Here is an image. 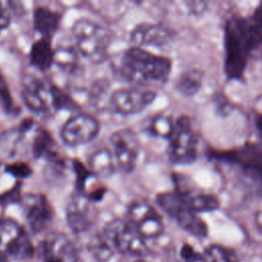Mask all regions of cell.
Wrapping results in <instances>:
<instances>
[{"mask_svg": "<svg viewBox=\"0 0 262 262\" xmlns=\"http://www.w3.org/2000/svg\"><path fill=\"white\" fill-rule=\"evenodd\" d=\"M204 73L198 68H189L181 73L176 81V89L184 96L195 95L203 85Z\"/></svg>", "mask_w": 262, "mask_h": 262, "instance_id": "603a6c76", "label": "cell"}, {"mask_svg": "<svg viewBox=\"0 0 262 262\" xmlns=\"http://www.w3.org/2000/svg\"><path fill=\"white\" fill-rule=\"evenodd\" d=\"M53 63L67 73H75L79 68V54L74 47H59L54 50Z\"/></svg>", "mask_w": 262, "mask_h": 262, "instance_id": "d4e9b609", "label": "cell"}, {"mask_svg": "<svg viewBox=\"0 0 262 262\" xmlns=\"http://www.w3.org/2000/svg\"><path fill=\"white\" fill-rule=\"evenodd\" d=\"M202 262H239L236 253L220 245H211L201 254Z\"/></svg>", "mask_w": 262, "mask_h": 262, "instance_id": "484cf974", "label": "cell"}, {"mask_svg": "<svg viewBox=\"0 0 262 262\" xmlns=\"http://www.w3.org/2000/svg\"><path fill=\"white\" fill-rule=\"evenodd\" d=\"M34 125V121L30 118L25 119L21 124L11 130H7L0 134V152L6 158H11L16 151L24 133L30 130Z\"/></svg>", "mask_w": 262, "mask_h": 262, "instance_id": "44dd1931", "label": "cell"}, {"mask_svg": "<svg viewBox=\"0 0 262 262\" xmlns=\"http://www.w3.org/2000/svg\"><path fill=\"white\" fill-rule=\"evenodd\" d=\"M0 104L2 105L3 110L6 113H12L14 105H13V99L10 95V92L8 90V87L3 79V77L0 74Z\"/></svg>", "mask_w": 262, "mask_h": 262, "instance_id": "836d02e7", "label": "cell"}, {"mask_svg": "<svg viewBox=\"0 0 262 262\" xmlns=\"http://www.w3.org/2000/svg\"><path fill=\"white\" fill-rule=\"evenodd\" d=\"M5 171L19 179L28 178L29 176L32 175V172H33L30 165L24 162H16L13 164H9L5 167Z\"/></svg>", "mask_w": 262, "mask_h": 262, "instance_id": "4dcf8cb0", "label": "cell"}, {"mask_svg": "<svg viewBox=\"0 0 262 262\" xmlns=\"http://www.w3.org/2000/svg\"><path fill=\"white\" fill-rule=\"evenodd\" d=\"M180 256L185 262H196L201 261V254L196 253L194 249L188 245L184 244L180 250Z\"/></svg>", "mask_w": 262, "mask_h": 262, "instance_id": "d590c367", "label": "cell"}, {"mask_svg": "<svg viewBox=\"0 0 262 262\" xmlns=\"http://www.w3.org/2000/svg\"><path fill=\"white\" fill-rule=\"evenodd\" d=\"M25 216L34 232L45 230L53 219V209L44 194L30 193L26 194L24 200Z\"/></svg>", "mask_w": 262, "mask_h": 262, "instance_id": "4fadbf2b", "label": "cell"}, {"mask_svg": "<svg viewBox=\"0 0 262 262\" xmlns=\"http://www.w3.org/2000/svg\"><path fill=\"white\" fill-rule=\"evenodd\" d=\"M88 169L93 175L102 177L112 175L116 169L112 151L107 148H99L95 150L89 158Z\"/></svg>", "mask_w": 262, "mask_h": 262, "instance_id": "cb8c5ba5", "label": "cell"}, {"mask_svg": "<svg viewBox=\"0 0 262 262\" xmlns=\"http://www.w3.org/2000/svg\"><path fill=\"white\" fill-rule=\"evenodd\" d=\"M172 31L161 24H139L130 34V38L136 45L163 47L172 40Z\"/></svg>", "mask_w": 262, "mask_h": 262, "instance_id": "ac0fdd59", "label": "cell"}, {"mask_svg": "<svg viewBox=\"0 0 262 262\" xmlns=\"http://www.w3.org/2000/svg\"><path fill=\"white\" fill-rule=\"evenodd\" d=\"M20 201H21V194H20V184H19V182H17L9 190L0 194V206H2V207L8 206L10 204L19 203Z\"/></svg>", "mask_w": 262, "mask_h": 262, "instance_id": "d6a6232c", "label": "cell"}, {"mask_svg": "<svg viewBox=\"0 0 262 262\" xmlns=\"http://www.w3.org/2000/svg\"><path fill=\"white\" fill-rule=\"evenodd\" d=\"M137 262H144V261H137Z\"/></svg>", "mask_w": 262, "mask_h": 262, "instance_id": "74e56055", "label": "cell"}, {"mask_svg": "<svg viewBox=\"0 0 262 262\" xmlns=\"http://www.w3.org/2000/svg\"><path fill=\"white\" fill-rule=\"evenodd\" d=\"M44 262H78L79 257L73 243L62 233L49 234L42 244Z\"/></svg>", "mask_w": 262, "mask_h": 262, "instance_id": "2e32d148", "label": "cell"}, {"mask_svg": "<svg viewBox=\"0 0 262 262\" xmlns=\"http://www.w3.org/2000/svg\"><path fill=\"white\" fill-rule=\"evenodd\" d=\"M11 2L0 1V30L7 28L11 20Z\"/></svg>", "mask_w": 262, "mask_h": 262, "instance_id": "e575fe53", "label": "cell"}, {"mask_svg": "<svg viewBox=\"0 0 262 262\" xmlns=\"http://www.w3.org/2000/svg\"><path fill=\"white\" fill-rule=\"evenodd\" d=\"M168 141V157L173 165H188L196 160L199 135L189 117L182 115L174 121Z\"/></svg>", "mask_w": 262, "mask_h": 262, "instance_id": "5b68a950", "label": "cell"}, {"mask_svg": "<svg viewBox=\"0 0 262 262\" xmlns=\"http://www.w3.org/2000/svg\"><path fill=\"white\" fill-rule=\"evenodd\" d=\"M114 252L142 256L147 253L145 239L128 222L122 219L110 221L101 232Z\"/></svg>", "mask_w": 262, "mask_h": 262, "instance_id": "8992f818", "label": "cell"}, {"mask_svg": "<svg viewBox=\"0 0 262 262\" xmlns=\"http://www.w3.org/2000/svg\"><path fill=\"white\" fill-rule=\"evenodd\" d=\"M67 221L75 233H83L90 229L96 218L93 203L84 193H76L68 203Z\"/></svg>", "mask_w": 262, "mask_h": 262, "instance_id": "7c38bea8", "label": "cell"}, {"mask_svg": "<svg viewBox=\"0 0 262 262\" xmlns=\"http://www.w3.org/2000/svg\"><path fill=\"white\" fill-rule=\"evenodd\" d=\"M209 156L221 161L234 163L252 174L256 173L259 177L261 175V147L258 143H247L242 147L230 150H211Z\"/></svg>", "mask_w": 262, "mask_h": 262, "instance_id": "5bb4252c", "label": "cell"}, {"mask_svg": "<svg viewBox=\"0 0 262 262\" xmlns=\"http://www.w3.org/2000/svg\"><path fill=\"white\" fill-rule=\"evenodd\" d=\"M33 21L35 30L38 31L42 37L51 39V37L59 29L61 15L55 10L40 6L34 10Z\"/></svg>", "mask_w": 262, "mask_h": 262, "instance_id": "d6986e66", "label": "cell"}, {"mask_svg": "<svg viewBox=\"0 0 262 262\" xmlns=\"http://www.w3.org/2000/svg\"><path fill=\"white\" fill-rule=\"evenodd\" d=\"M0 262H8L6 259H4V258H0Z\"/></svg>", "mask_w": 262, "mask_h": 262, "instance_id": "8d00e7d4", "label": "cell"}, {"mask_svg": "<svg viewBox=\"0 0 262 262\" xmlns=\"http://www.w3.org/2000/svg\"><path fill=\"white\" fill-rule=\"evenodd\" d=\"M172 61L169 57L152 53L139 46L124 51L118 73L120 77L133 84L165 83L171 73Z\"/></svg>", "mask_w": 262, "mask_h": 262, "instance_id": "7a4b0ae2", "label": "cell"}, {"mask_svg": "<svg viewBox=\"0 0 262 262\" xmlns=\"http://www.w3.org/2000/svg\"><path fill=\"white\" fill-rule=\"evenodd\" d=\"M54 50L48 38L41 37L35 41L30 51L31 63L40 71H47L53 64Z\"/></svg>", "mask_w": 262, "mask_h": 262, "instance_id": "ffe728a7", "label": "cell"}, {"mask_svg": "<svg viewBox=\"0 0 262 262\" xmlns=\"http://www.w3.org/2000/svg\"><path fill=\"white\" fill-rule=\"evenodd\" d=\"M50 99H51V107L60 111V110H67V111H77L79 110V105L73 100V98L64 92L62 89H60L58 86L50 84Z\"/></svg>", "mask_w": 262, "mask_h": 262, "instance_id": "4316f807", "label": "cell"}, {"mask_svg": "<svg viewBox=\"0 0 262 262\" xmlns=\"http://www.w3.org/2000/svg\"><path fill=\"white\" fill-rule=\"evenodd\" d=\"M32 243L25 229L14 220H0V253L15 259H28L33 255Z\"/></svg>", "mask_w": 262, "mask_h": 262, "instance_id": "9c48e42d", "label": "cell"}, {"mask_svg": "<svg viewBox=\"0 0 262 262\" xmlns=\"http://www.w3.org/2000/svg\"><path fill=\"white\" fill-rule=\"evenodd\" d=\"M107 90V83L105 81H95V83L92 85L91 90L89 92V101L93 104V105H99L101 100H102V96L106 93Z\"/></svg>", "mask_w": 262, "mask_h": 262, "instance_id": "1f68e13d", "label": "cell"}, {"mask_svg": "<svg viewBox=\"0 0 262 262\" xmlns=\"http://www.w3.org/2000/svg\"><path fill=\"white\" fill-rule=\"evenodd\" d=\"M99 121L87 114H79L68 119L60 129L62 142L72 147L92 141L99 133Z\"/></svg>", "mask_w": 262, "mask_h": 262, "instance_id": "30bf717a", "label": "cell"}, {"mask_svg": "<svg viewBox=\"0 0 262 262\" xmlns=\"http://www.w3.org/2000/svg\"><path fill=\"white\" fill-rule=\"evenodd\" d=\"M156 97L157 93L152 90L138 87L120 88L110 95L108 107L117 115L132 116L148 107Z\"/></svg>", "mask_w": 262, "mask_h": 262, "instance_id": "52a82bcc", "label": "cell"}, {"mask_svg": "<svg viewBox=\"0 0 262 262\" xmlns=\"http://www.w3.org/2000/svg\"><path fill=\"white\" fill-rule=\"evenodd\" d=\"M32 151L36 159H46L51 162H58L56 143L47 130L40 129L33 141Z\"/></svg>", "mask_w": 262, "mask_h": 262, "instance_id": "7402d4cb", "label": "cell"}, {"mask_svg": "<svg viewBox=\"0 0 262 262\" xmlns=\"http://www.w3.org/2000/svg\"><path fill=\"white\" fill-rule=\"evenodd\" d=\"M112 155L116 166L124 173H131L138 162L140 143L136 133L131 129H120L110 137Z\"/></svg>", "mask_w": 262, "mask_h": 262, "instance_id": "ba28073f", "label": "cell"}, {"mask_svg": "<svg viewBox=\"0 0 262 262\" xmlns=\"http://www.w3.org/2000/svg\"><path fill=\"white\" fill-rule=\"evenodd\" d=\"M72 34L78 54L93 63H100L106 58L111 35L103 26L82 17L73 24Z\"/></svg>", "mask_w": 262, "mask_h": 262, "instance_id": "3957f363", "label": "cell"}, {"mask_svg": "<svg viewBox=\"0 0 262 262\" xmlns=\"http://www.w3.org/2000/svg\"><path fill=\"white\" fill-rule=\"evenodd\" d=\"M128 222L144 238H156L164 231L162 217L157 210L145 201L133 202L127 212Z\"/></svg>", "mask_w": 262, "mask_h": 262, "instance_id": "8fae6325", "label": "cell"}, {"mask_svg": "<svg viewBox=\"0 0 262 262\" xmlns=\"http://www.w3.org/2000/svg\"><path fill=\"white\" fill-rule=\"evenodd\" d=\"M49 86L34 76H27L23 80L21 96L26 105L33 113L45 114L51 108Z\"/></svg>", "mask_w": 262, "mask_h": 262, "instance_id": "9a60e30c", "label": "cell"}, {"mask_svg": "<svg viewBox=\"0 0 262 262\" xmlns=\"http://www.w3.org/2000/svg\"><path fill=\"white\" fill-rule=\"evenodd\" d=\"M174 128V121L167 115H159L155 117L148 126V132L163 139H169Z\"/></svg>", "mask_w": 262, "mask_h": 262, "instance_id": "83f0119b", "label": "cell"}, {"mask_svg": "<svg viewBox=\"0 0 262 262\" xmlns=\"http://www.w3.org/2000/svg\"><path fill=\"white\" fill-rule=\"evenodd\" d=\"M174 182L176 186L175 189L183 195L187 206L194 213L199 214L205 212H212L219 208V201L215 195L198 191L194 188H191V186L188 184L187 179H185L183 176H174Z\"/></svg>", "mask_w": 262, "mask_h": 262, "instance_id": "e0dca14e", "label": "cell"}, {"mask_svg": "<svg viewBox=\"0 0 262 262\" xmlns=\"http://www.w3.org/2000/svg\"><path fill=\"white\" fill-rule=\"evenodd\" d=\"M262 43V5L250 16L232 15L224 25V73L229 80L244 77L250 57Z\"/></svg>", "mask_w": 262, "mask_h": 262, "instance_id": "6da1fadb", "label": "cell"}, {"mask_svg": "<svg viewBox=\"0 0 262 262\" xmlns=\"http://www.w3.org/2000/svg\"><path fill=\"white\" fill-rule=\"evenodd\" d=\"M73 168L76 173V188L78 193H85V187L87 180L93 176L88 167L78 160H73Z\"/></svg>", "mask_w": 262, "mask_h": 262, "instance_id": "f546056e", "label": "cell"}, {"mask_svg": "<svg viewBox=\"0 0 262 262\" xmlns=\"http://www.w3.org/2000/svg\"><path fill=\"white\" fill-rule=\"evenodd\" d=\"M158 206L185 231L196 237L208 235L206 222L186 204L183 195L176 189L161 192L156 198Z\"/></svg>", "mask_w": 262, "mask_h": 262, "instance_id": "277c9868", "label": "cell"}, {"mask_svg": "<svg viewBox=\"0 0 262 262\" xmlns=\"http://www.w3.org/2000/svg\"><path fill=\"white\" fill-rule=\"evenodd\" d=\"M89 251L99 262H106L114 255V250L106 242L102 233L97 234L89 243Z\"/></svg>", "mask_w": 262, "mask_h": 262, "instance_id": "f1b7e54d", "label": "cell"}]
</instances>
